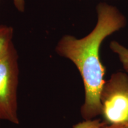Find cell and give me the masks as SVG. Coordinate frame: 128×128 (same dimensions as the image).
<instances>
[{"mask_svg":"<svg viewBox=\"0 0 128 128\" xmlns=\"http://www.w3.org/2000/svg\"><path fill=\"white\" fill-rule=\"evenodd\" d=\"M97 22L88 34L81 39L71 35L62 37L56 52L75 64L82 77L85 100L81 113L85 120L102 114L100 96L105 83V67L101 62V44L107 37L125 26L124 16L115 7L102 2L97 7Z\"/></svg>","mask_w":128,"mask_h":128,"instance_id":"cell-1","label":"cell"},{"mask_svg":"<svg viewBox=\"0 0 128 128\" xmlns=\"http://www.w3.org/2000/svg\"><path fill=\"white\" fill-rule=\"evenodd\" d=\"M18 55L13 43L0 58V120L19 124Z\"/></svg>","mask_w":128,"mask_h":128,"instance_id":"cell-2","label":"cell"},{"mask_svg":"<svg viewBox=\"0 0 128 128\" xmlns=\"http://www.w3.org/2000/svg\"><path fill=\"white\" fill-rule=\"evenodd\" d=\"M102 114L108 124L126 123L128 120V76L118 72L104 84L100 96Z\"/></svg>","mask_w":128,"mask_h":128,"instance_id":"cell-3","label":"cell"},{"mask_svg":"<svg viewBox=\"0 0 128 128\" xmlns=\"http://www.w3.org/2000/svg\"><path fill=\"white\" fill-rule=\"evenodd\" d=\"M13 28L10 26L0 24V58L6 54L12 44Z\"/></svg>","mask_w":128,"mask_h":128,"instance_id":"cell-4","label":"cell"},{"mask_svg":"<svg viewBox=\"0 0 128 128\" xmlns=\"http://www.w3.org/2000/svg\"><path fill=\"white\" fill-rule=\"evenodd\" d=\"M110 48L113 52L118 55L124 70L128 72V48L116 41H112L110 43Z\"/></svg>","mask_w":128,"mask_h":128,"instance_id":"cell-5","label":"cell"},{"mask_svg":"<svg viewBox=\"0 0 128 128\" xmlns=\"http://www.w3.org/2000/svg\"><path fill=\"white\" fill-rule=\"evenodd\" d=\"M104 123L105 122H101L100 120L98 119L87 120L76 124L74 126V128H98Z\"/></svg>","mask_w":128,"mask_h":128,"instance_id":"cell-6","label":"cell"},{"mask_svg":"<svg viewBox=\"0 0 128 128\" xmlns=\"http://www.w3.org/2000/svg\"><path fill=\"white\" fill-rule=\"evenodd\" d=\"M98 128H128V126L126 123L118 124H108L105 122L104 124Z\"/></svg>","mask_w":128,"mask_h":128,"instance_id":"cell-7","label":"cell"},{"mask_svg":"<svg viewBox=\"0 0 128 128\" xmlns=\"http://www.w3.org/2000/svg\"><path fill=\"white\" fill-rule=\"evenodd\" d=\"M16 9L20 12H23L25 8L24 0H12Z\"/></svg>","mask_w":128,"mask_h":128,"instance_id":"cell-8","label":"cell"},{"mask_svg":"<svg viewBox=\"0 0 128 128\" xmlns=\"http://www.w3.org/2000/svg\"><path fill=\"white\" fill-rule=\"evenodd\" d=\"M126 124H128V120H127V122H126Z\"/></svg>","mask_w":128,"mask_h":128,"instance_id":"cell-9","label":"cell"}]
</instances>
